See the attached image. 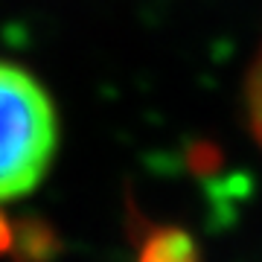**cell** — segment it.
<instances>
[{"mask_svg": "<svg viewBox=\"0 0 262 262\" xmlns=\"http://www.w3.org/2000/svg\"><path fill=\"white\" fill-rule=\"evenodd\" d=\"M58 149V114L47 88L20 64L0 61V204L29 195Z\"/></svg>", "mask_w": 262, "mask_h": 262, "instance_id": "1", "label": "cell"}, {"mask_svg": "<svg viewBox=\"0 0 262 262\" xmlns=\"http://www.w3.org/2000/svg\"><path fill=\"white\" fill-rule=\"evenodd\" d=\"M134 262H201V248L184 227L137 219Z\"/></svg>", "mask_w": 262, "mask_h": 262, "instance_id": "2", "label": "cell"}, {"mask_svg": "<svg viewBox=\"0 0 262 262\" xmlns=\"http://www.w3.org/2000/svg\"><path fill=\"white\" fill-rule=\"evenodd\" d=\"M61 248L58 233L41 219H24L15 225V245L9 251L12 262H50Z\"/></svg>", "mask_w": 262, "mask_h": 262, "instance_id": "3", "label": "cell"}, {"mask_svg": "<svg viewBox=\"0 0 262 262\" xmlns=\"http://www.w3.org/2000/svg\"><path fill=\"white\" fill-rule=\"evenodd\" d=\"M248 120H251L253 137L262 143V53L248 79Z\"/></svg>", "mask_w": 262, "mask_h": 262, "instance_id": "4", "label": "cell"}, {"mask_svg": "<svg viewBox=\"0 0 262 262\" xmlns=\"http://www.w3.org/2000/svg\"><path fill=\"white\" fill-rule=\"evenodd\" d=\"M12 245H15V222L0 210V256H9Z\"/></svg>", "mask_w": 262, "mask_h": 262, "instance_id": "5", "label": "cell"}]
</instances>
